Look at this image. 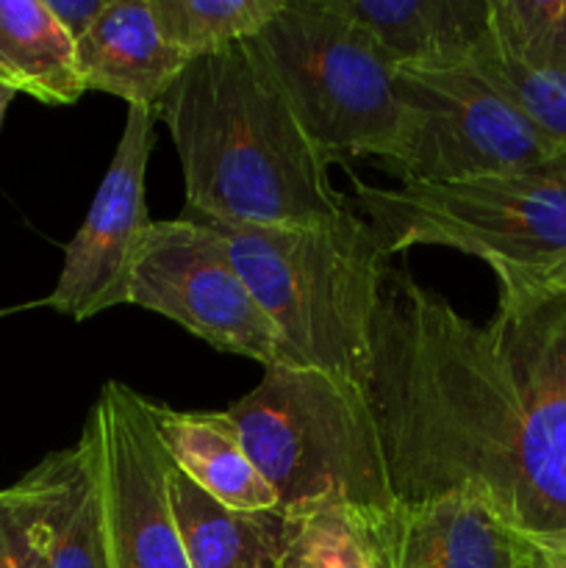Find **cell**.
<instances>
[{
  "instance_id": "1",
  "label": "cell",
  "mask_w": 566,
  "mask_h": 568,
  "mask_svg": "<svg viewBox=\"0 0 566 568\" xmlns=\"http://www.w3.org/2000/svg\"><path fill=\"white\" fill-rule=\"evenodd\" d=\"M497 314L461 316L383 272L364 397L394 499L469 494L527 541L566 536V292L494 270Z\"/></svg>"
},
{
  "instance_id": "2",
  "label": "cell",
  "mask_w": 566,
  "mask_h": 568,
  "mask_svg": "<svg viewBox=\"0 0 566 568\" xmlns=\"http://www.w3.org/2000/svg\"><path fill=\"white\" fill-rule=\"evenodd\" d=\"M186 186L183 216L314 225L347 211L327 159L244 44L189 61L155 105Z\"/></svg>"
},
{
  "instance_id": "3",
  "label": "cell",
  "mask_w": 566,
  "mask_h": 568,
  "mask_svg": "<svg viewBox=\"0 0 566 568\" xmlns=\"http://www.w3.org/2000/svg\"><path fill=\"white\" fill-rule=\"evenodd\" d=\"M209 225L225 239L233 266L277 327L294 366L364 392L386 272V253L370 222L347 209L314 225Z\"/></svg>"
},
{
  "instance_id": "4",
  "label": "cell",
  "mask_w": 566,
  "mask_h": 568,
  "mask_svg": "<svg viewBox=\"0 0 566 568\" xmlns=\"http://www.w3.org/2000/svg\"><path fill=\"white\" fill-rule=\"evenodd\" d=\"M250 460L300 519L327 505L394 503L361 388L314 369H264L259 386L225 408Z\"/></svg>"
},
{
  "instance_id": "5",
  "label": "cell",
  "mask_w": 566,
  "mask_h": 568,
  "mask_svg": "<svg viewBox=\"0 0 566 568\" xmlns=\"http://www.w3.org/2000/svg\"><path fill=\"white\" fill-rule=\"evenodd\" d=\"M244 48L327 159L397 161L408 131L400 70L338 0H286Z\"/></svg>"
},
{
  "instance_id": "6",
  "label": "cell",
  "mask_w": 566,
  "mask_h": 568,
  "mask_svg": "<svg viewBox=\"0 0 566 568\" xmlns=\"http://www.w3.org/2000/svg\"><path fill=\"white\" fill-rule=\"evenodd\" d=\"M353 186L386 258L427 244L475 255L488 270L530 277L566 261V170Z\"/></svg>"
},
{
  "instance_id": "7",
  "label": "cell",
  "mask_w": 566,
  "mask_h": 568,
  "mask_svg": "<svg viewBox=\"0 0 566 568\" xmlns=\"http://www.w3.org/2000/svg\"><path fill=\"white\" fill-rule=\"evenodd\" d=\"M408 131L400 183H447L566 170V155L503 92L466 64L400 70Z\"/></svg>"
},
{
  "instance_id": "8",
  "label": "cell",
  "mask_w": 566,
  "mask_h": 568,
  "mask_svg": "<svg viewBox=\"0 0 566 568\" xmlns=\"http://www.w3.org/2000/svg\"><path fill=\"white\" fill-rule=\"evenodd\" d=\"M125 305L166 316L214 349L264 369H297L233 266L225 239L203 220L181 214L150 222L128 275Z\"/></svg>"
},
{
  "instance_id": "9",
  "label": "cell",
  "mask_w": 566,
  "mask_h": 568,
  "mask_svg": "<svg viewBox=\"0 0 566 568\" xmlns=\"http://www.w3.org/2000/svg\"><path fill=\"white\" fill-rule=\"evenodd\" d=\"M78 444L92 471L109 568H189L153 403L125 383H105Z\"/></svg>"
},
{
  "instance_id": "10",
  "label": "cell",
  "mask_w": 566,
  "mask_h": 568,
  "mask_svg": "<svg viewBox=\"0 0 566 568\" xmlns=\"http://www.w3.org/2000/svg\"><path fill=\"white\" fill-rule=\"evenodd\" d=\"M155 111L131 105L120 144L75 236L67 242L59 281L44 305L83 322L125 305L131 264L150 227L144 175L153 153Z\"/></svg>"
},
{
  "instance_id": "11",
  "label": "cell",
  "mask_w": 566,
  "mask_h": 568,
  "mask_svg": "<svg viewBox=\"0 0 566 568\" xmlns=\"http://www.w3.org/2000/svg\"><path fill=\"white\" fill-rule=\"evenodd\" d=\"M377 568H516L525 538L483 499L442 494L361 508Z\"/></svg>"
},
{
  "instance_id": "12",
  "label": "cell",
  "mask_w": 566,
  "mask_h": 568,
  "mask_svg": "<svg viewBox=\"0 0 566 568\" xmlns=\"http://www.w3.org/2000/svg\"><path fill=\"white\" fill-rule=\"evenodd\" d=\"M469 67L566 155V0H492Z\"/></svg>"
},
{
  "instance_id": "13",
  "label": "cell",
  "mask_w": 566,
  "mask_h": 568,
  "mask_svg": "<svg viewBox=\"0 0 566 568\" xmlns=\"http://www.w3.org/2000/svg\"><path fill=\"white\" fill-rule=\"evenodd\" d=\"M87 92H105L153 109L189 67L155 22L150 0H111L98 22L75 42Z\"/></svg>"
},
{
  "instance_id": "14",
  "label": "cell",
  "mask_w": 566,
  "mask_h": 568,
  "mask_svg": "<svg viewBox=\"0 0 566 568\" xmlns=\"http://www.w3.org/2000/svg\"><path fill=\"white\" fill-rule=\"evenodd\" d=\"M397 70L466 64L486 33L492 0H338Z\"/></svg>"
},
{
  "instance_id": "15",
  "label": "cell",
  "mask_w": 566,
  "mask_h": 568,
  "mask_svg": "<svg viewBox=\"0 0 566 568\" xmlns=\"http://www.w3.org/2000/svg\"><path fill=\"white\" fill-rule=\"evenodd\" d=\"M172 464L209 497L242 514H275L277 497L250 460L225 410H172L153 403Z\"/></svg>"
},
{
  "instance_id": "16",
  "label": "cell",
  "mask_w": 566,
  "mask_h": 568,
  "mask_svg": "<svg viewBox=\"0 0 566 568\" xmlns=\"http://www.w3.org/2000/svg\"><path fill=\"white\" fill-rule=\"evenodd\" d=\"M170 499L189 568H277L294 521L281 514L231 510L170 460Z\"/></svg>"
},
{
  "instance_id": "17",
  "label": "cell",
  "mask_w": 566,
  "mask_h": 568,
  "mask_svg": "<svg viewBox=\"0 0 566 568\" xmlns=\"http://www.w3.org/2000/svg\"><path fill=\"white\" fill-rule=\"evenodd\" d=\"M0 87L48 105L87 92L75 42L44 0H0Z\"/></svg>"
},
{
  "instance_id": "18",
  "label": "cell",
  "mask_w": 566,
  "mask_h": 568,
  "mask_svg": "<svg viewBox=\"0 0 566 568\" xmlns=\"http://www.w3.org/2000/svg\"><path fill=\"white\" fill-rule=\"evenodd\" d=\"M42 486L48 568H109L98 494L81 444L33 466Z\"/></svg>"
},
{
  "instance_id": "19",
  "label": "cell",
  "mask_w": 566,
  "mask_h": 568,
  "mask_svg": "<svg viewBox=\"0 0 566 568\" xmlns=\"http://www.w3.org/2000/svg\"><path fill=\"white\" fill-rule=\"evenodd\" d=\"M150 6L166 42L194 61L253 39L286 0H150Z\"/></svg>"
},
{
  "instance_id": "20",
  "label": "cell",
  "mask_w": 566,
  "mask_h": 568,
  "mask_svg": "<svg viewBox=\"0 0 566 568\" xmlns=\"http://www.w3.org/2000/svg\"><path fill=\"white\" fill-rule=\"evenodd\" d=\"M292 521V538L277 568H377L355 505H327Z\"/></svg>"
},
{
  "instance_id": "21",
  "label": "cell",
  "mask_w": 566,
  "mask_h": 568,
  "mask_svg": "<svg viewBox=\"0 0 566 568\" xmlns=\"http://www.w3.org/2000/svg\"><path fill=\"white\" fill-rule=\"evenodd\" d=\"M0 568H48L44 499L33 469L0 488Z\"/></svg>"
},
{
  "instance_id": "22",
  "label": "cell",
  "mask_w": 566,
  "mask_h": 568,
  "mask_svg": "<svg viewBox=\"0 0 566 568\" xmlns=\"http://www.w3.org/2000/svg\"><path fill=\"white\" fill-rule=\"evenodd\" d=\"M109 3L111 0H44L50 14L61 22L72 42H78L103 17Z\"/></svg>"
},
{
  "instance_id": "23",
  "label": "cell",
  "mask_w": 566,
  "mask_h": 568,
  "mask_svg": "<svg viewBox=\"0 0 566 568\" xmlns=\"http://www.w3.org/2000/svg\"><path fill=\"white\" fill-rule=\"evenodd\" d=\"M527 541V538H525ZM538 552L547 568H566V536L542 538V541H527Z\"/></svg>"
},
{
  "instance_id": "24",
  "label": "cell",
  "mask_w": 566,
  "mask_h": 568,
  "mask_svg": "<svg viewBox=\"0 0 566 568\" xmlns=\"http://www.w3.org/2000/svg\"><path fill=\"white\" fill-rule=\"evenodd\" d=\"M511 272H514V270H511ZM527 277H530V275H527ZM533 281L544 283V286H549V288H560V292H566V261H560V264L555 266V270H549L547 275L533 277Z\"/></svg>"
},
{
  "instance_id": "25",
  "label": "cell",
  "mask_w": 566,
  "mask_h": 568,
  "mask_svg": "<svg viewBox=\"0 0 566 568\" xmlns=\"http://www.w3.org/2000/svg\"><path fill=\"white\" fill-rule=\"evenodd\" d=\"M516 568H547V566H544V560L538 558V552H536V549H533L530 544L525 541V555H522L519 566H516Z\"/></svg>"
},
{
  "instance_id": "26",
  "label": "cell",
  "mask_w": 566,
  "mask_h": 568,
  "mask_svg": "<svg viewBox=\"0 0 566 568\" xmlns=\"http://www.w3.org/2000/svg\"><path fill=\"white\" fill-rule=\"evenodd\" d=\"M11 100H14V92L6 87H0V125H3V116H6V111H9Z\"/></svg>"
}]
</instances>
